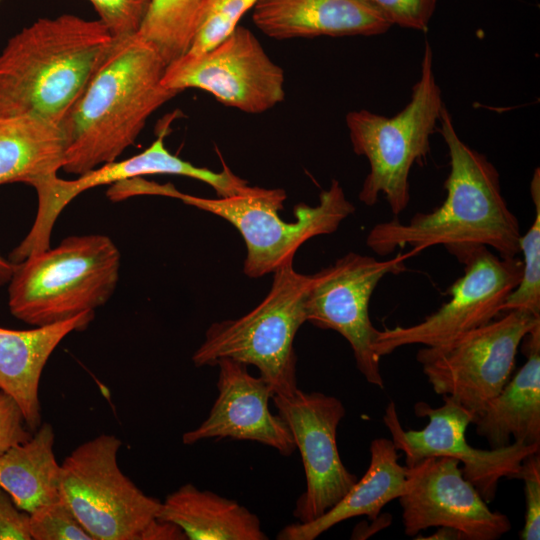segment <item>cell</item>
Wrapping results in <instances>:
<instances>
[{
  "label": "cell",
  "mask_w": 540,
  "mask_h": 540,
  "mask_svg": "<svg viewBox=\"0 0 540 540\" xmlns=\"http://www.w3.org/2000/svg\"><path fill=\"white\" fill-rule=\"evenodd\" d=\"M438 529L427 537H415L423 540H465L462 533L451 527H437Z\"/></svg>",
  "instance_id": "cell-35"
},
{
  "label": "cell",
  "mask_w": 540,
  "mask_h": 540,
  "mask_svg": "<svg viewBox=\"0 0 540 540\" xmlns=\"http://www.w3.org/2000/svg\"><path fill=\"white\" fill-rule=\"evenodd\" d=\"M216 365L218 396L207 419L185 432L182 442L191 445L205 439L248 440L290 456L296 446L285 421L269 409L273 392L267 382L252 376L242 362L223 358Z\"/></svg>",
  "instance_id": "cell-17"
},
{
  "label": "cell",
  "mask_w": 540,
  "mask_h": 540,
  "mask_svg": "<svg viewBox=\"0 0 540 540\" xmlns=\"http://www.w3.org/2000/svg\"><path fill=\"white\" fill-rule=\"evenodd\" d=\"M94 312L28 330L0 327V390L18 404L26 426L41 425L39 383L43 369L60 342L71 332L85 329Z\"/></svg>",
  "instance_id": "cell-19"
},
{
  "label": "cell",
  "mask_w": 540,
  "mask_h": 540,
  "mask_svg": "<svg viewBox=\"0 0 540 540\" xmlns=\"http://www.w3.org/2000/svg\"><path fill=\"white\" fill-rule=\"evenodd\" d=\"M66 148L61 123L32 115L0 117V185L35 188L56 177Z\"/></svg>",
  "instance_id": "cell-22"
},
{
  "label": "cell",
  "mask_w": 540,
  "mask_h": 540,
  "mask_svg": "<svg viewBox=\"0 0 540 540\" xmlns=\"http://www.w3.org/2000/svg\"><path fill=\"white\" fill-rule=\"evenodd\" d=\"M32 434L18 404L0 390V456L12 446L31 438Z\"/></svg>",
  "instance_id": "cell-32"
},
{
  "label": "cell",
  "mask_w": 540,
  "mask_h": 540,
  "mask_svg": "<svg viewBox=\"0 0 540 540\" xmlns=\"http://www.w3.org/2000/svg\"><path fill=\"white\" fill-rule=\"evenodd\" d=\"M290 259L273 273L267 296L246 315L213 323L192 356L196 367L223 358L254 365L273 395H291L298 387L294 339L306 322L310 276L298 273Z\"/></svg>",
  "instance_id": "cell-6"
},
{
  "label": "cell",
  "mask_w": 540,
  "mask_h": 540,
  "mask_svg": "<svg viewBox=\"0 0 540 540\" xmlns=\"http://www.w3.org/2000/svg\"><path fill=\"white\" fill-rule=\"evenodd\" d=\"M439 124L450 158L445 200L407 223L393 219L376 224L367 235L368 247L388 255L409 246L415 255L441 245L460 263L481 247H491L503 258L516 257L520 225L502 195L497 169L462 141L445 106Z\"/></svg>",
  "instance_id": "cell-1"
},
{
  "label": "cell",
  "mask_w": 540,
  "mask_h": 540,
  "mask_svg": "<svg viewBox=\"0 0 540 540\" xmlns=\"http://www.w3.org/2000/svg\"><path fill=\"white\" fill-rule=\"evenodd\" d=\"M186 535L176 524L155 518L141 532L139 540H185Z\"/></svg>",
  "instance_id": "cell-34"
},
{
  "label": "cell",
  "mask_w": 540,
  "mask_h": 540,
  "mask_svg": "<svg viewBox=\"0 0 540 540\" xmlns=\"http://www.w3.org/2000/svg\"><path fill=\"white\" fill-rule=\"evenodd\" d=\"M448 342L421 348L416 355L434 392L448 396L474 416L507 384L523 338L540 317L512 309Z\"/></svg>",
  "instance_id": "cell-9"
},
{
  "label": "cell",
  "mask_w": 540,
  "mask_h": 540,
  "mask_svg": "<svg viewBox=\"0 0 540 540\" xmlns=\"http://www.w3.org/2000/svg\"><path fill=\"white\" fill-rule=\"evenodd\" d=\"M526 362L474 416L476 433L491 448L514 442L540 444V325L522 340Z\"/></svg>",
  "instance_id": "cell-20"
},
{
  "label": "cell",
  "mask_w": 540,
  "mask_h": 540,
  "mask_svg": "<svg viewBox=\"0 0 540 540\" xmlns=\"http://www.w3.org/2000/svg\"><path fill=\"white\" fill-rule=\"evenodd\" d=\"M462 264L464 274L451 285L450 300L437 311L411 326L378 330L373 349L380 358L407 345L448 342L503 312L507 297L520 282L522 260L503 258L481 247Z\"/></svg>",
  "instance_id": "cell-13"
},
{
  "label": "cell",
  "mask_w": 540,
  "mask_h": 540,
  "mask_svg": "<svg viewBox=\"0 0 540 540\" xmlns=\"http://www.w3.org/2000/svg\"><path fill=\"white\" fill-rule=\"evenodd\" d=\"M201 1L152 0L137 35L152 45L168 65L188 51Z\"/></svg>",
  "instance_id": "cell-25"
},
{
  "label": "cell",
  "mask_w": 540,
  "mask_h": 540,
  "mask_svg": "<svg viewBox=\"0 0 540 540\" xmlns=\"http://www.w3.org/2000/svg\"><path fill=\"white\" fill-rule=\"evenodd\" d=\"M121 445L116 436L101 434L61 464L60 497L93 540H139L161 506L121 471Z\"/></svg>",
  "instance_id": "cell-8"
},
{
  "label": "cell",
  "mask_w": 540,
  "mask_h": 540,
  "mask_svg": "<svg viewBox=\"0 0 540 540\" xmlns=\"http://www.w3.org/2000/svg\"><path fill=\"white\" fill-rule=\"evenodd\" d=\"M258 0H202L194 36L186 53L200 54L219 44Z\"/></svg>",
  "instance_id": "cell-27"
},
{
  "label": "cell",
  "mask_w": 540,
  "mask_h": 540,
  "mask_svg": "<svg viewBox=\"0 0 540 540\" xmlns=\"http://www.w3.org/2000/svg\"><path fill=\"white\" fill-rule=\"evenodd\" d=\"M120 259L108 236L66 237L16 263L8 287L9 310L34 327L94 312L117 287Z\"/></svg>",
  "instance_id": "cell-4"
},
{
  "label": "cell",
  "mask_w": 540,
  "mask_h": 540,
  "mask_svg": "<svg viewBox=\"0 0 540 540\" xmlns=\"http://www.w3.org/2000/svg\"><path fill=\"white\" fill-rule=\"evenodd\" d=\"M175 198L227 220L239 231L246 245L244 273L250 278L274 272L294 259L304 242L335 232L355 211L337 180L320 193L317 205L297 204L292 222L282 220L279 215L287 198L283 189L248 185L227 197L210 199L178 191Z\"/></svg>",
  "instance_id": "cell-7"
},
{
  "label": "cell",
  "mask_w": 540,
  "mask_h": 540,
  "mask_svg": "<svg viewBox=\"0 0 540 540\" xmlns=\"http://www.w3.org/2000/svg\"><path fill=\"white\" fill-rule=\"evenodd\" d=\"M166 67L138 35L118 41L61 122L65 172L81 175L116 161L134 144L151 114L180 93L162 84Z\"/></svg>",
  "instance_id": "cell-3"
},
{
  "label": "cell",
  "mask_w": 540,
  "mask_h": 540,
  "mask_svg": "<svg viewBox=\"0 0 540 540\" xmlns=\"http://www.w3.org/2000/svg\"><path fill=\"white\" fill-rule=\"evenodd\" d=\"M28 514L34 540H93L61 498Z\"/></svg>",
  "instance_id": "cell-28"
},
{
  "label": "cell",
  "mask_w": 540,
  "mask_h": 540,
  "mask_svg": "<svg viewBox=\"0 0 540 540\" xmlns=\"http://www.w3.org/2000/svg\"><path fill=\"white\" fill-rule=\"evenodd\" d=\"M411 253L388 260L350 252L334 264L310 275L305 298L306 321L331 329L350 344L357 369L367 382L383 389L380 357L373 346L378 329L369 316L370 298L379 282L389 274L405 271Z\"/></svg>",
  "instance_id": "cell-10"
},
{
  "label": "cell",
  "mask_w": 540,
  "mask_h": 540,
  "mask_svg": "<svg viewBox=\"0 0 540 540\" xmlns=\"http://www.w3.org/2000/svg\"><path fill=\"white\" fill-rule=\"evenodd\" d=\"M54 441L52 425L41 423L31 438L0 456V487L22 511L31 513L61 498V464L54 454Z\"/></svg>",
  "instance_id": "cell-24"
},
{
  "label": "cell",
  "mask_w": 540,
  "mask_h": 540,
  "mask_svg": "<svg viewBox=\"0 0 540 540\" xmlns=\"http://www.w3.org/2000/svg\"><path fill=\"white\" fill-rule=\"evenodd\" d=\"M535 217L529 230L519 240L523 254L522 275L518 286L509 294L503 312L524 309L540 317V178L537 168L531 181Z\"/></svg>",
  "instance_id": "cell-26"
},
{
  "label": "cell",
  "mask_w": 540,
  "mask_h": 540,
  "mask_svg": "<svg viewBox=\"0 0 540 540\" xmlns=\"http://www.w3.org/2000/svg\"><path fill=\"white\" fill-rule=\"evenodd\" d=\"M157 518L179 526L190 540H266L258 516L232 499L185 484L169 494Z\"/></svg>",
  "instance_id": "cell-23"
},
{
  "label": "cell",
  "mask_w": 540,
  "mask_h": 540,
  "mask_svg": "<svg viewBox=\"0 0 540 540\" xmlns=\"http://www.w3.org/2000/svg\"><path fill=\"white\" fill-rule=\"evenodd\" d=\"M252 20L275 39L374 36L391 25L367 0H258Z\"/></svg>",
  "instance_id": "cell-18"
},
{
  "label": "cell",
  "mask_w": 540,
  "mask_h": 540,
  "mask_svg": "<svg viewBox=\"0 0 540 540\" xmlns=\"http://www.w3.org/2000/svg\"><path fill=\"white\" fill-rule=\"evenodd\" d=\"M117 43L100 20L73 14L23 28L0 53V117L61 123Z\"/></svg>",
  "instance_id": "cell-2"
},
{
  "label": "cell",
  "mask_w": 540,
  "mask_h": 540,
  "mask_svg": "<svg viewBox=\"0 0 540 540\" xmlns=\"http://www.w3.org/2000/svg\"><path fill=\"white\" fill-rule=\"evenodd\" d=\"M29 514L20 510L0 487V540H31Z\"/></svg>",
  "instance_id": "cell-33"
},
{
  "label": "cell",
  "mask_w": 540,
  "mask_h": 540,
  "mask_svg": "<svg viewBox=\"0 0 540 540\" xmlns=\"http://www.w3.org/2000/svg\"><path fill=\"white\" fill-rule=\"evenodd\" d=\"M272 398L305 471L306 489L293 515L300 523L311 522L334 507L358 480L343 464L337 446V428L345 407L334 396L298 388L291 395Z\"/></svg>",
  "instance_id": "cell-14"
},
{
  "label": "cell",
  "mask_w": 540,
  "mask_h": 540,
  "mask_svg": "<svg viewBox=\"0 0 540 540\" xmlns=\"http://www.w3.org/2000/svg\"><path fill=\"white\" fill-rule=\"evenodd\" d=\"M16 263L11 262L9 259H5L0 255V286L9 283Z\"/></svg>",
  "instance_id": "cell-36"
},
{
  "label": "cell",
  "mask_w": 540,
  "mask_h": 540,
  "mask_svg": "<svg viewBox=\"0 0 540 540\" xmlns=\"http://www.w3.org/2000/svg\"><path fill=\"white\" fill-rule=\"evenodd\" d=\"M444 106L433 51L426 43L420 77L409 103L399 113L386 117L361 109L346 115L353 151L366 157L370 166L358 195L361 202L373 206L382 195L394 215L407 208L411 168L429 152L430 137Z\"/></svg>",
  "instance_id": "cell-5"
},
{
  "label": "cell",
  "mask_w": 540,
  "mask_h": 540,
  "mask_svg": "<svg viewBox=\"0 0 540 540\" xmlns=\"http://www.w3.org/2000/svg\"><path fill=\"white\" fill-rule=\"evenodd\" d=\"M164 135L143 152L121 161L103 164L74 180L58 176L38 185L34 189L38 196V209L34 223L18 246L9 254V260L19 263L29 255L50 247V237L56 219L63 209L80 193L102 185L144 175L170 174L190 177L210 185L217 195H224L232 188L234 177L229 168L214 172L196 167L169 152L164 145Z\"/></svg>",
  "instance_id": "cell-16"
},
{
  "label": "cell",
  "mask_w": 540,
  "mask_h": 540,
  "mask_svg": "<svg viewBox=\"0 0 540 540\" xmlns=\"http://www.w3.org/2000/svg\"><path fill=\"white\" fill-rule=\"evenodd\" d=\"M116 41L137 35L152 0H89Z\"/></svg>",
  "instance_id": "cell-29"
},
{
  "label": "cell",
  "mask_w": 540,
  "mask_h": 540,
  "mask_svg": "<svg viewBox=\"0 0 540 540\" xmlns=\"http://www.w3.org/2000/svg\"><path fill=\"white\" fill-rule=\"evenodd\" d=\"M517 479L524 482L525 521L519 534L522 540L540 539V454L534 452L524 458Z\"/></svg>",
  "instance_id": "cell-31"
},
{
  "label": "cell",
  "mask_w": 540,
  "mask_h": 540,
  "mask_svg": "<svg viewBox=\"0 0 540 540\" xmlns=\"http://www.w3.org/2000/svg\"><path fill=\"white\" fill-rule=\"evenodd\" d=\"M398 459V450L391 439H374L370 444L369 466L348 493L319 518L284 527L277 539L313 540L334 525L356 516L376 521L383 507L405 491L407 467L401 466Z\"/></svg>",
  "instance_id": "cell-21"
},
{
  "label": "cell",
  "mask_w": 540,
  "mask_h": 540,
  "mask_svg": "<svg viewBox=\"0 0 540 540\" xmlns=\"http://www.w3.org/2000/svg\"><path fill=\"white\" fill-rule=\"evenodd\" d=\"M404 532L415 537L430 527H451L465 540H496L511 529L509 518L492 511L451 457H429L406 470L398 497Z\"/></svg>",
  "instance_id": "cell-15"
},
{
  "label": "cell",
  "mask_w": 540,
  "mask_h": 540,
  "mask_svg": "<svg viewBox=\"0 0 540 540\" xmlns=\"http://www.w3.org/2000/svg\"><path fill=\"white\" fill-rule=\"evenodd\" d=\"M392 26L425 31L437 0H367Z\"/></svg>",
  "instance_id": "cell-30"
},
{
  "label": "cell",
  "mask_w": 540,
  "mask_h": 540,
  "mask_svg": "<svg viewBox=\"0 0 540 540\" xmlns=\"http://www.w3.org/2000/svg\"><path fill=\"white\" fill-rule=\"evenodd\" d=\"M284 72L247 28L236 29L211 49L185 53L166 67L162 84L182 92L197 88L247 113H262L285 96Z\"/></svg>",
  "instance_id": "cell-12"
},
{
  "label": "cell",
  "mask_w": 540,
  "mask_h": 540,
  "mask_svg": "<svg viewBox=\"0 0 540 540\" xmlns=\"http://www.w3.org/2000/svg\"><path fill=\"white\" fill-rule=\"evenodd\" d=\"M414 412L418 417L429 419L421 430L402 427L393 401L383 415L392 442L405 455V466L412 467L429 457L454 458L463 464V476L487 503L495 499L502 478L517 479L524 458L540 451V444L518 442L488 450L470 446L465 434L474 415L448 396H443V405L439 407L417 402Z\"/></svg>",
  "instance_id": "cell-11"
}]
</instances>
